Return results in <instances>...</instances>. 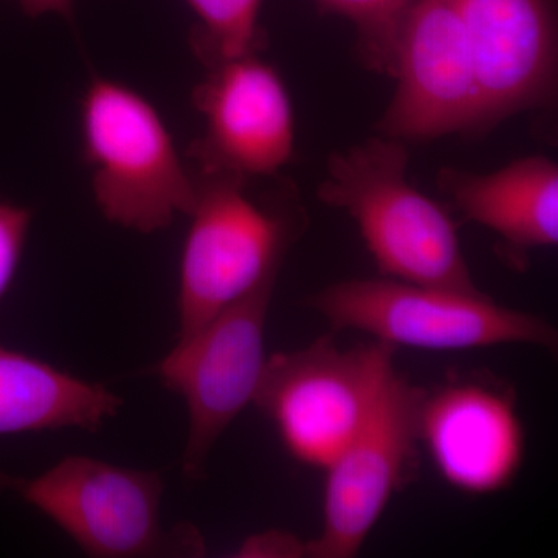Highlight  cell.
Listing matches in <instances>:
<instances>
[{
  "instance_id": "1",
  "label": "cell",
  "mask_w": 558,
  "mask_h": 558,
  "mask_svg": "<svg viewBox=\"0 0 558 558\" xmlns=\"http://www.w3.org/2000/svg\"><path fill=\"white\" fill-rule=\"evenodd\" d=\"M407 171L403 142L369 138L330 154L318 197L357 223L385 278L480 293L449 213L418 193Z\"/></svg>"
},
{
  "instance_id": "2",
  "label": "cell",
  "mask_w": 558,
  "mask_h": 558,
  "mask_svg": "<svg viewBox=\"0 0 558 558\" xmlns=\"http://www.w3.org/2000/svg\"><path fill=\"white\" fill-rule=\"evenodd\" d=\"M193 171L196 194L180 259L178 340L278 278L304 227L303 209L289 191L255 194L252 179Z\"/></svg>"
},
{
  "instance_id": "3",
  "label": "cell",
  "mask_w": 558,
  "mask_h": 558,
  "mask_svg": "<svg viewBox=\"0 0 558 558\" xmlns=\"http://www.w3.org/2000/svg\"><path fill=\"white\" fill-rule=\"evenodd\" d=\"M84 159L92 193L109 222L138 233L189 215L196 179L159 110L120 81L95 76L81 100Z\"/></svg>"
},
{
  "instance_id": "4",
  "label": "cell",
  "mask_w": 558,
  "mask_h": 558,
  "mask_svg": "<svg viewBox=\"0 0 558 558\" xmlns=\"http://www.w3.org/2000/svg\"><path fill=\"white\" fill-rule=\"evenodd\" d=\"M336 330H359L391 347L462 351L532 344L557 352V329L538 315L510 310L486 293L391 278L349 279L306 300Z\"/></svg>"
},
{
  "instance_id": "5",
  "label": "cell",
  "mask_w": 558,
  "mask_h": 558,
  "mask_svg": "<svg viewBox=\"0 0 558 558\" xmlns=\"http://www.w3.org/2000/svg\"><path fill=\"white\" fill-rule=\"evenodd\" d=\"M396 348L374 341L340 349L330 336L267 357L256 407L301 464L325 470L376 407Z\"/></svg>"
},
{
  "instance_id": "6",
  "label": "cell",
  "mask_w": 558,
  "mask_h": 558,
  "mask_svg": "<svg viewBox=\"0 0 558 558\" xmlns=\"http://www.w3.org/2000/svg\"><path fill=\"white\" fill-rule=\"evenodd\" d=\"M9 490L90 557H201L207 550L196 527L161 526L163 480L157 472L68 457L36 478L11 476Z\"/></svg>"
},
{
  "instance_id": "7",
  "label": "cell",
  "mask_w": 558,
  "mask_h": 558,
  "mask_svg": "<svg viewBox=\"0 0 558 558\" xmlns=\"http://www.w3.org/2000/svg\"><path fill=\"white\" fill-rule=\"evenodd\" d=\"M277 279L219 312L199 332L178 340L153 368L189 409L182 461L189 480L204 478L220 436L255 400L266 368V325Z\"/></svg>"
},
{
  "instance_id": "8",
  "label": "cell",
  "mask_w": 558,
  "mask_h": 558,
  "mask_svg": "<svg viewBox=\"0 0 558 558\" xmlns=\"http://www.w3.org/2000/svg\"><path fill=\"white\" fill-rule=\"evenodd\" d=\"M425 388L392 371L376 407L326 468L323 527L307 558L357 556L396 492L417 468Z\"/></svg>"
},
{
  "instance_id": "9",
  "label": "cell",
  "mask_w": 558,
  "mask_h": 558,
  "mask_svg": "<svg viewBox=\"0 0 558 558\" xmlns=\"http://www.w3.org/2000/svg\"><path fill=\"white\" fill-rule=\"evenodd\" d=\"M392 78L398 89L381 134L403 142L476 132L478 84L453 0H416L400 31Z\"/></svg>"
},
{
  "instance_id": "10",
  "label": "cell",
  "mask_w": 558,
  "mask_h": 558,
  "mask_svg": "<svg viewBox=\"0 0 558 558\" xmlns=\"http://www.w3.org/2000/svg\"><path fill=\"white\" fill-rule=\"evenodd\" d=\"M418 440L442 480L468 495L508 488L526 454L515 391L490 374L450 377L425 389Z\"/></svg>"
},
{
  "instance_id": "11",
  "label": "cell",
  "mask_w": 558,
  "mask_h": 558,
  "mask_svg": "<svg viewBox=\"0 0 558 558\" xmlns=\"http://www.w3.org/2000/svg\"><path fill=\"white\" fill-rule=\"evenodd\" d=\"M191 101L205 121L189 150L194 170L275 178L292 159L295 121L288 87L258 54L207 69Z\"/></svg>"
},
{
  "instance_id": "12",
  "label": "cell",
  "mask_w": 558,
  "mask_h": 558,
  "mask_svg": "<svg viewBox=\"0 0 558 558\" xmlns=\"http://www.w3.org/2000/svg\"><path fill=\"white\" fill-rule=\"evenodd\" d=\"M468 35L480 116L476 132L553 101L557 25L553 0H453Z\"/></svg>"
},
{
  "instance_id": "13",
  "label": "cell",
  "mask_w": 558,
  "mask_h": 558,
  "mask_svg": "<svg viewBox=\"0 0 558 558\" xmlns=\"http://www.w3.org/2000/svg\"><path fill=\"white\" fill-rule=\"evenodd\" d=\"M438 183L465 219L497 233L513 253L557 245L558 167L548 157H524L487 174L444 168Z\"/></svg>"
},
{
  "instance_id": "14",
  "label": "cell",
  "mask_w": 558,
  "mask_h": 558,
  "mask_svg": "<svg viewBox=\"0 0 558 558\" xmlns=\"http://www.w3.org/2000/svg\"><path fill=\"white\" fill-rule=\"evenodd\" d=\"M123 399L24 352L0 347V436L78 428L97 432ZM11 475L0 472V492Z\"/></svg>"
},
{
  "instance_id": "15",
  "label": "cell",
  "mask_w": 558,
  "mask_h": 558,
  "mask_svg": "<svg viewBox=\"0 0 558 558\" xmlns=\"http://www.w3.org/2000/svg\"><path fill=\"white\" fill-rule=\"evenodd\" d=\"M199 24L190 33V49L205 65L215 68L256 57L266 38L259 25L263 0H186Z\"/></svg>"
},
{
  "instance_id": "16",
  "label": "cell",
  "mask_w": 558,
  "mask_h": 558,
  "mask_svg": "<svg viewBox=\"0 0 558 558\" xmlns=\"http://www.w3.org/2000/svg\"><path fill=\"white\" fill-rule=\"evenodd\" d=\"M322 9L347 17L357 28L363 62L392 76L403 22L416 0H315Z\"/></svg>"
},
{
  "instance_id": "17",
  "label": "cell",
  "mask_w": 558,
  "mask_h": 558,
  "mask_svg": "<svg viewBox=\"0 0 558 558\" xmlns=\"http://www.w3.org/2000/svg\"><path fill=\"white\" fill-rule=\"evenodd\" d=\"M32 219L31 209L0 201V300L20 267Z\"/></svg>"
},
{
  "instance_id": "18",
  "label": "cell",
  "mask_w": 558,
  "mask_h": 558,
  "mask_svg": "<svg viewBox=\"0 0 558 558\" xmlns=\"http://www.w3.org/2000/svg\"><path fill=\"white\" fill-rule=\"evenodd\" d=\"M234 557L307 558V539H301L292 532L271 529L245 539Z\"/></svg>"
},
{
  "instance_id": "19",
  "label": "cell",
  "mask_w": 558,
  "mask_h": 558,
  "mask_svg": "<svg viewBox=\"0 0 558 558\" xmlns=\"http://www.w3.org/2000/svg\"><path fill=\"white\" fill-rule=\"evenodd\" d=\"M22 9L31 16L57 13L61 16H70L73 0H20Z\"/></svg>"
}]
</instances>
